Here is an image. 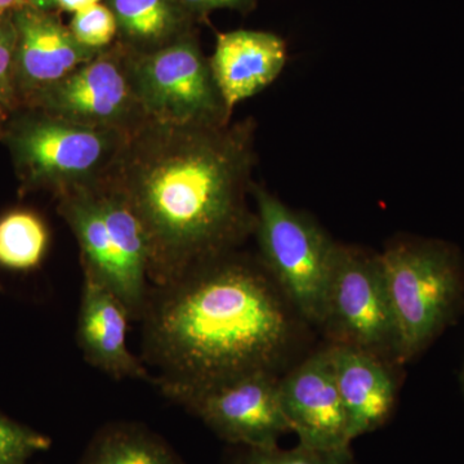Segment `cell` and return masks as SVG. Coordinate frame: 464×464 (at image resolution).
I'll return each mask as SVG.
<instances>
[{
	"label": "cell",
	"instance_id": "9",
	"mask_svg": "<svg viewBox=\"0 0 464 464\" xmlns=\"http://www.w3.org/2000/svg\"><path fill=\"white\" fill-rule=\"evenodd\" d=\"M280 377L255 372L199 389L158 384L170 401L182 405L219 438L246 448L276 447L290 432L279 393Z\"/></svg>",
	"mask_w": 464,
	"mask_h": 464
},
{
	"label": "cell",
	"instance_id": "12",
	"mask_svg": "<svg viewBox=\"0 0 464 464\" xmlns=\"http://www.w3.org/2000/svg\"><path fill=\"white\" fill-rule=\"evenodd\" d=\"M351 440L377 431L398 402L402 365L360 348L329 344Z\"/></svg>",
	"mask_w": 464,
	"mask_h": 464
},
{
	"label": "cell",
	"instance_id": "6",
	"mask_svg": "<svg viewBox=\"0 0 464 464\" xmlns=\"http://www.w3.org/2000/svg\"><path fill=\"white\" fill-rule=\"evenodd\" d=\"M130 52V51H128ZM130 74L146 121L176 127L231 121L199 43L192 34L149 53H130Z\"/></svg>",
	"mask_w": 464,
	"mask_h": 464
},
{
	"label": "cell",
	"instance_id": "5",
	"mask_svg": "<svg viewBox=\"0 0 464 464\" xmlns=\"http://www.w3.org/2000/svg\"><path fill=\"white\" fill-rule=\"evenodd\" d=\"M258 257L304 322L319 328L337 241L306 213L252 186Z\"/></svg>",
	"mask_w": 464,
	"mask_h": 464
},
{
	"label": "cell",
	"instance_id": "20",
	"mask_svg": "<svg viewBox=\"0 0 464 464\" xmlns=\"http://www.w3.org/2000/svg\"><path fill=\"white\" fill-rule=\"evenodd\" d=\"M69 29L82 45L96 51L110 47L118 35L114 14L102 3L76 12Z\"/></svg>",
	"mask_w": 464,
	"mask_h": 464
},
{
	"label": "cell",
	"instance_id": "26",
	"mask_svg": "<svg viewBox=\"0 0 464 464\" xmlns=\"http://www.w3.org/2000/svg\"><path fill=\"white\" fill-rule=\"evenodd\" d=\"M9 111V109L7 108V105H5V101H3L2 97H0V140H3V137H5V123H7V114Z\"/></svg>",
	"mask_w": 464,
	"mask_h": 464
},
{
	"label": "cell",
	"instance_id": "19",
	"mask_svg": "<svg viewBox=\"0 0 464 464\" xmlns=\"http://www.w3.org/2000/svg\"><path fill=\"white\" fill-rule=\"evenodd\" d=\"M51 445L48 436L0 411V464H27L36 453L48 450Z\"/></svg>",
	"mask_w": 464,
	"mask_h": 464
},
{
	"label": "cell",
	"instance_id": "27",
	"mask_svg": "<svg viewBox=\"0 0 464 464\" xmlns=\"http://www.w3.org/2000/svg\"><path fill=\"white\" fill-rule=\"evenodd\" d=\"M458 381H459L460 392H462L464 398V359L462 366H460L459 377H458Z\"/></svg>",
	"mask_w": 464,
	"mask_h": 464
},
{
	"label": "cell",
	"instance_id": "22",
	"mask_svg": "<svg viewBox=\"0 0 464 464\" xmlns=\"http://www.w3.org/2000/svg\"><path fill=\"white\" fill-rule=\"evenodd\" d=\"M192 17L206 16L217 9H237L248 11L255 5L256 0H176Z\"/></svg>",
	"mask_w": 464,
	"mask_h": 464
},
{
	"label": "cell",
	"instance_id": "21",
	"mask_svg": "<svg viewBox=\"0 0 464 464\" xmlns=\"http://www.w3.org/2000/svg\"><path fill=\"white\" fill-rule=\"evenodd\" d=\"M16 45L17 32L14 18H0V97L11 112L18 108L14 78Z\"/></svg>",
	"mask_w": 464,
	"mask_h": 464
},
{
	"label": "cell",
	"instance_id": "23",
	"mask_svg": "<svg viewBox=\"0 0 464 464\" xmlns=\"http://www.w3.org/2000/svg\"><path fill=\"white\" fill-rule=\"evenodd\" d=\"M101 2L102 0H56V8L70 12V14H76V12L82 11V9L99 5Z\"/></svg>",
	"mask_w": 464,
	"mask_h": 464
},
{
	"label": "cell",
	"instance_id": "3",
	"mask_svg": "<svg viewBox=\"0 0 464 464\" xmlns=\"http://www.w3.org/2000/svg\"><path fill=\"white\" fill-rule=\"evenodd\" d=\"M400 364L413 362L464 311V257L456 244L402 235L380 253Z\"/></svg>",
	"mask_w": 464,
	"mask_h": 464
},
{
	"label": "cell",
	"instance_id": "4",
	"mask_svg": "<svg viewBox=\"0 0 464 464\" xmlns=\"http://www.w3.org/2000/svg\"><path fill=\"white\" fill-rule=\"evenodd\" d=\"M127 137L25 108L5 125L3 140L24 188L60 197L103 181Z\"/></svg>",
	"mask_w": 464,
	"mask_h": 464
},
{
	"label": "cell",
	"instance_id": "16",
	"mask_svg": "<svg viewBox=\"0 0 464 464\" xmlns=\"http://www.w3.org/2000/svg\"><path fill=\"white\" fill-rule=\"evenodd\" d=\"M79 464H185L174 449L141 424L112 423L92 439Z\"/></svg>",
	"mask_w": 464,
	"mask_h": 464
},
{
	"label": "cell",
	"instance_id": "15",
	"mask_svg": "<svg viewBox=\"0 0 464 464\" xmlns=\"http://www.w3.org/2000/svg\"><path fill=\"white\" fill-rule=\"evenodd\" d=\"M109 7L130 53H149L190 34L192 16L176 0H109Z\"/></svg>",
	"mask_w": 464,
	"mask_h": 464
},
{
	"label": "cell",
	"instance_id": "1",
	"mask_svg": "<svg viewBox=\"0 0 464 464\" xmlns=\"http://www.w3.org/2000/svg\"><path fill=\"white\" fill-rule=\"evenodd\" d=\"M256 127L252 118L218 127L146 121L125 140L102 182L141 224L152 285H167L252 237Z\"/></svg>",
	"mask_w": 464,
	"mask_h": 464
},
{
	"label": "cell",
	"instance_id": "10",
	"mask_svg": "<svg viewBox=\"0 0 464 464\" xmlns=\"http://www.w3.org/2000/svg\"><path fill=\"white\" fill-rule=\"evenodd\" d=\"M280 402L299 445L320 450L351 448L347 418L329 348L317 351L280 378Z\"/></svg>",
	"mask_w": 464,
	"mask_h": 464
},
{
	"label": "cell",
	"instance_id": "25",
	"mask_svg": "<svg viewBox=\"0 0 464 464\" xmlns=\"http://www.w3.org/2000/svg\"><path fill=\"white\" fill-rule=\"evenodd\" d=\"M27 2L32 7L41 11L51 12V9L56 8V0H27Z\"/></svg>",
	"mask_w": 464,
	"mask_h": 464
},
{
	"label": "cell",
	"instance_id": "7",
	"mask_svg": "<svg viewBox=\"0 0 464 464\" xmlns=\"http://www.w3.org/2000/svg\"><path fill=\"white\" fill-rule=\"evenodd\" d=\"M319 328L329 344L360 348L400 364L380 253L337 243Z\"/></svg>",
	"mask_w": 464,
	"mask_h": 464
},
{
	"label": "cell",
	"instance_id": "18",
	"mask_svg": "<svg viewBox=\"0 0 464 464\" xmlns=\"http://www.w3.org/2000/svg\"><path fill=\"white\" fill-rule=\"evenodd\" d=\"M237 464H356L351 448L342 450H320L297 445L289 449L243 447Z\"/></svg>",
	"mask_w": 464,
	"mask_h": 464
},
{
	"label": "cell",
	"instance_id": "2",
	"mask_svg": "<svg viewBox=\"0 0 464 464\" xmlns=\"http://www.w3.org/2000/svg\"><path fill=\"white\" fill-rule=\"evenodd\" d=\"M143 359L154 383L199 389L255 372L277 373L302 320L258 256L232 252L150 288Z\"/></svg>",
	"mask_w": 464,
	"mask_h": 464
},
{
	"label": "cell",
	"instance_id": "8",
	"mask_svg": "<svg viewBox=\"0 0 464 464\" xmlns=\"http://www.w3.org/2000/svg\"><path fill=\"white\" fill-rule=\"evenodd\" d=\"M24 108L127 136L148 121L134 90L130 52L121 44L101 50L63 81L32 97Z\"/></svg>",
	"mask_w": 464,
	"mask_h": 464
},
{
	"label": "cell",
	"instance_id": "17",
	"mask_svg": "<svg viewBox=\"0 0 464 464\" xmlns=\"http://www.w3.org/2000/svg\"><path fill=\"white\" fill-rule=\"evenodd\" d=\"M50 232L30 210H14L0 218V266L12 271L38 267L47 253Z\"/></svg>",
	"mask_w": 464,
	"mask_h": 464
},
{
	"label": "cell",
	"instance_id": "24",
	"mask_svg": "<svg viewBox=\"0 0 464 464\" xmlns=\"http://www.w3.org/2000/svg\"><path fill=\"white\" fill-rule=\"evenodd\" d=\"M27 5H30L27 0H0V18L12 16Z\"/></svg>",
	"mask_w": 464,
	"mask_h": 464
},
{
	"label": "cell",
	"instance_id": "11",
	"mask_svg": "<svg viewBox=\"0 0 464 464\" xmlns=\"http://www.w3.org/2000/svg\"><path fill=\"white\" fill-rule=\"evenodd\" d=\"M12 18L17 32L14 78L18 108L100 52L82 45L51 12L27 5Z\"/></svg>",
	"mask_w": 464,
	"mask_h": 464
},
{
	"label": "cell",
	"instance_id": "14",
	"mask_svg": "<svg viewBox=\"0 0 464 464\" xmlns=\"http://www.w3.org/2000/svg\"><path fill=\"white\" fill-rule=\"evenodd\" d=\"M288 61L285 42L274 33L234 30L217 35L210 69L227 109L274 83Z\"/></svg>",
	"mask_w": 464,
	"mask_h": 464
},
{
	"label": "cell",
	"instance_id": "13",
	"mask_svg": "<svg viewBox=\"0 0 464 464\" xmlns=\"http://www.w3.org/2000/svg\"><path fill=\"white\" fill-rule=\"evenodd\" d=\"M130 313L121 298L83 270L81 308L78 317V343L94 368L116 380L154 381L142 360L130 353L127 344Z\"/></svg>",
	"mask_w": 464,
	"mask_h": 464
}]
</instances>
